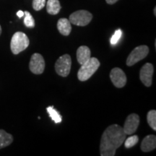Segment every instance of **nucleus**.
Segmentation results:
<instances>
[{"mask_svg":"<svg viewBox=\"0 0 156 156\" xmlns=\"http://www.w3.org/2000/svg\"><path fill=\"white\" fill-rule=\"evenodd\" d=\"M110 78L115 87L118 88L125 86L126 83V76L122 69L115 67L112 69L110 73Z\"/></svg>","mask_w":156,"mask_h":156,"instance_id":"nucleus-9","label":"nucleus"},{"mask_svg":"<svg viewBox=\"0 0 156 156\" xmlns=\"http://www.w3.org/2000/svg\"><path fill=\"white\" fill-rule=\"evenodd\" d=\"M57 29L58 32L63 36H69L72 30L71 23L67 18H61L58 20Z\"/></svg>","mask_w":156,"mask_h":156,"instance_id":"nucleus-13","label":"nucleus"},{"mask_svg":"<svg viewBox=\"0 0 156 156\" xmlns=\"http://www.w3.org/2000/svg\"><path fill=\"white\" fill-rule=\"evenodd\" d=\"M101 63L95 57H90L88 61L82 64L81 67L78 70L77 77L80 81L84 82L89 80L97 71Z\"/></svg>","mask_w":156,"mask_h":156,"instance_id":"nucleus-2","label":"nucleus"},{"mask_svg":"<svg viewBox=\"0 0 156 156\" xmlns=\"http://www.w3.org/2000/svg\"><path fill=\"white\" fill-rule=\"evenodd\" d=\"M46 5V0H34L33 1V8L36 11L42 9Z\"/></svg>","mask_w":156,"mask_h":156,"instance_id":"nucleus-20","label":"nucleus"},{"mask_svg":"<svg viewBox=\"0 0 156 156\" xmlns=\"http://www.w3.org/2000/svg\"><path fill=\"white\" fill-rule=\"evenodd\" d=\"M30 41L27 35L23 32H16L12 37L10 42L11 51L17 55L28 47Z\"/></svg>","mask_w":156,"mask_h":156,"instance_id":"nucleus-3","label":"nucleus"},{"mask_svg":"<svg viewBox=\"0 0 156 156\" xmlns=\"http://www.w3.org/2000/svg\"><path fill=\"white\" fill-rule=\"evenodd\" d=\"M119 0H106L107 4H108V5H114Z\"/></svg>","mask_w":156,"mask_h":156,"instance_id":"nucleus-23","label":"nucleus"},{"mask_svg":"<svg viewBox=\"0 0 156 156\" xmlns=\"http://www.w3.org/2000/svg\"><path fill=\"white\" fill-rule=\"evenodd\" d=\"M122 36V31L120 29L116 30V32L114 33V34L113 35L112 39H111V44L112 45H115L117 44V42L119 41L121 37Z\"/></svg>","mask_w":156,"mask_h":156,"instance_id":"nucleus-21","label":"nucleus"},{"mask_svg":"<svg viewBox=\"0 0 156 156\" xmlns=\"http://www.w3.org/2000/svg\"><path fill=\"white\" fill-rule=\"evenodd\" d=\"M154 73L153 65L151 63H146L142 66L140 72V80L146 87H151Z\"/></svg>","mask_w":156,"mask_h":156,"instance_id":"nucleus-10","label":"nucleus"},{"mask_svg":"<svg viewBox=\"0 0 156 156\" xmlns=\"http://www.w3.org/2000/svg\"><path fill=\"white\" fill-rule=\"evenodd\" d=\"M126 134L122 126L112 124L106 129L101 136L100 153L101 156H114L116 150L124 143Z\"/></svg>","mask_w":156,"mask_h":156,"instance_id":"nucleus-1","label":"nucleus"},{"mask_svg":"<svg viewBox=\"0 0 156 156\" xmlns=\"http://www.w3.org/2000/svg\"><path fill=\"white\" fill-rule=\"evenodd\" d=\"M149 53V48L145 45H142L139 46L135 48L128 56L127 59H126V65L128 67H132L134 64L137 63L138 62L145 58L147 56Z\"/></svg>","mask_w":156,"mask_h":156,"instance_id":"nucleus-6","label":"nucleus"},{"mask_svg":"<svg viewBox=\"0 0 156 156\" xmlns=\"http://www.w3.org/2000/svg\"><path fill=\"white\" fill-rule=\"evenodd\" d=\"M13 142V136L12 134L6 132L5 130L0 129V149L7 147Z\"/></svg>","mask_w":156,"mask_h":156,"instance_id":"nucleus-15","label":"nucleus"},{"mask_svg":"<svg viewBox=\"0 0 156 156\" xmlns=\"http://www.w3.org/2000/svg\"><path fill=\"white\" fill-rule=\"evenodd\" d=\"M91 57L90 49L86 46H81L77 50V59L80 65L88 61Z\"/></svg>","mask_w":156,"mask_h":156,"instance_id":"nucleus-12","label":"nucleus"},{"mask_svg":"<svg viewBox=\"0 0 156 156\" xmlns=\"http://www.w3.org/2000/svg\"><path fill=\"white\" fill-rule=\"evenodd\" d=\"M1 34H2V27L1 25H0V36H1Z\"/></svg>","mask_w":156,"mask_h":156,"instance_id":"nucleus-25","label":"nucleus"},{"mask_svg":"<svg viewBox=\"0 0 156 156\" xmlns=\"http://www.w3.org/2000/svg\"><path fill=\"white\" fill-rule=\"evenodd\" d=\"M140 122V119L139 115L136 114H131L129 115L127 118L126 119L124 127H123V130L126 135H130V134H134L139 126Z\"/></svg>","mask_w":156,"mask_h":156,"instance_id":"nucleus-8","label":"nucleus"},{"mask_svg":"<svg viewBox=\"0 0 156 156\" xmlns=\"http://www.w3.org/2000/svg\"><path fill=\"white\" fill-rule=\"evenodd\" d=\"M61 9V5H60L58 0H48L46 3V10L47 12L50 15H57Z\"/></svg>","mask_w":156,"mask_h":156,"instance_id":"nucleus-14","label":"nucleus"},{"mask_svg":"<svg viewBox=\"0 0 156 156\" xmlns=\"http://www.w3.org/2000/svg\"><path fill=\"white\" fill-rule=\"evenodd\" d=\"M17 17H20H20H23V16H24V12H23L22 10H19L17 12Z\"/></svg>","mask_w":156,"mask_h":156,"instance_id":"nucleus-22","label":"nucleus"},{"mask_svg":"<svg viewBox=\"0 0 156 156\" xmlns=\"http://www.w3.org/2000/svg\"><path fill=\"white\" fill-rule=\"evenodd\" d=\"M72 67L71 56L69 54H64L56 60L55 63V70L58 75L66 77L70 73Z\"/></svg>","mask_w":156,"mask_h":156,"instance_id":"nucleus-4","label":"nucleus"},{"mask_svg":"<svg viewBox=\"0 0 156 156\" xmlns=\"http://www.w3.org/2000/svg\"><path fill=\"white\" fill-rule=\"evenodd\" d=\"M93 19V15L87 10H78L70 15L69 20L77 26H86Z\"/></svg>","mask_w":156,"mask_h":156,"instance_id":"nucleus-5","label":"nucleus"},{"mask_svg":"<svg viewBox=\"0 0 156 156\" xmlns=\"http://www.w3.org/2000/svg\"><path fill=\"white\" fill-rule=\"evenodd\" d=\"M156 147V136L154 134H150L146 136L142 140L141 144L142 151L147 153L155 150Z\"/></svg>","mask_w":156,"mask_h":156,"instance_id":"nucleus-11","label":"nucleus"},{"mask_svg":"<svg viewBox=\"0 0 156 156\" xmlns=\"http://www.w3.org/2000/svg\"><path fill=\"white\" fill-rule=\"evenodd\" d=\"M24 24L27 28H34L35 27V20L28 11L24 12Z\"/></svg>","mask_w":156,"mask_h":156,"instance_id":"nucleus-18","label":"nucleus"},{"mask_svg":"<svg viewBox=\"0 0 156 156\" xmlns=\"http://www.w3.org/2000/svg\"><path fill=\"white\" fill-rule=\"evenodd\" d=\"M154 15H155V16L156 15V8L155 7V9H154Z\"/></svg>","mask_w":156,"mask_h":156,"instance_id":"nucleus-24","label":"nucleus"},{"mask_svg":"<svg viewBox=\"0 0 156 156\" xmlns=\"http://www.w3.org/2000/svg\"><path fill=\"white\" fill-rule=\"evenodd\" d=\"M139 142V137L137 135H133L128 137L126 140H124V146L126 148H130L134 147Z\"/></svg>","mask_w":156,"mask_h":156,"instance_id":"nucleus-19","label":"nucleus"},{"mask_svg":"<svg viewBox=\"0 0 156 156\" xmlns=\"http://www.w3.org/2000/svg\"><path fill=\"white\" fill-rule=\"evenodd\" d=\"M48 115L51 118V119L54 121L56 124H58V123H61L62 121V117L60 115L57 111L54 108V106H48L46 108Z\"/></svg>","mask_w":156,"mask_h":156,"instance_id":"nucleus-16","label":"nucleus"},{"mask_svg":"<svg viewBox=\"0 0 156 156\" xmlns=\"http://www.w3.org/2000/svg\"><path fill=\"white\" fill-rule=\"evenodd\" d=\"M147 121L148 124L153 130H156V111L151 110L147 113Z\"/></svg>","mask_w":156,"mask_h":156,"instance_id":"nucleus-17","label":"nucleus"},{"mask_svg":"<svg viewBox=\"0 0 156 156\" xmlns=\"http://www.w3.org/2000/svg\"><path fill=\"white\" fill-rule=\"evenodd\" d=\"M29 69L35 75H41L45 69V61L41 54L35 53L30 58Z\"/></svg>","mask_w":156,"mask_h":156,"instance_id":"nucleus-7","label":"nucleus"}]
</instances>
